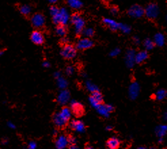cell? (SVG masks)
Returning a JSON list of instances; mask_svg holds the SVG:
<instances>
[{
  "label": "cell",
  "instance_id": "obj_16",
  "mask_svg": "<svg viewBox=\"0 0 167 149\" xmlns=\"http://www.w3.org/2000/svg\"><path fill=\"white\" fill-rule=\"evenodd\" d=\"M52 119L53 122H54V123L55 124V125H56V127L60 128L65 127V126L67 125V122H68L61 117V115L59 113H55L54 115H53Z\"/></svg>",
  "mask_w": 167,
  "mask_h": 149
},
{
  "label": "cell",
  "instance_id": "obj_15",
  "mask_svg": "<svg viewBox=\"0 0 167 149\" xmlns=\"http://www.w3.org/2000/svg\"><path fill=\"white\" fill-rule=\"evenodd\" d=\"M70 99V93L67 89H63L57 97V101L61 105H65L67 103Z\"/></svg>",
  "mask_w": 167,
  "mask_h": 149
},
{
  "label": "cell",
  "instance_id": "obj_34",
  "mask_svg": "<svg viewBox=\"0 0 167 149\" xmlns=\"http://www.w3.org/2000/svg\"><path fill=\"white\" fill-rule=\"evenodd\" d=\"M89 102H90V105L92 106V107H93V108H95V109H97V108L101 104V103H99V102L96 100L92 96L89 98Z\"/></svg>",
  "mask_w": 167,
  "mask_h": 149
},
{
  "label": "cell",
  "instance_id": "obj_8",
  "mask_svg": "<svg viewBox=\"0 0 167 149\" xmlns=\"http://www.w3.org/2000/svg\"><path fill=\"white\" fill-rule=\"evenodd\" d=\"M93 45L94 43L93 40H91L90 38L84 37L80 39L77 42L76 48L79 50H86L91 48L93 46Z\"/></svg>",
  "mask_w": 167,
  "mask_h": 149
},
{
  "label": "cell",
  "instance_id": "obj_26",
  "mask_svg": "<svg viewBox=\"0 0 167 149\" xmlns=\"http://www.w3.org/2000/svg\"><path fill=\"white\" fill-rule=\"evenodd\" d=\"M55 31H56L57 35L63 37H65L67 35V30L65 25H61V24H60V25L57 26Z\"/></svg>",
  "mask_w": 167,
  "mask_h": 149
},
{
  "label": "cell",
  "instance_id": "obj_11",
  "mask_svg": "<svg viewBox=\"0 0 167 149\" xmlns=\"http://www.w3.org/2000/svg\"><path fill=\"white\" fill-rule=\"evenodd\" d=\"M140 92V85L137 82H132L128 87V96L131 100H135Z\"/></svg>",
  "mask_w": 167,
  "mask_h": 149
},
{
  "label": "cell",
  "instance_id": "obj_12",
  "mask_svg": "<svg viewBox=\"0 0 167 149\" xmlns=\"http://www.w3.org/2000/svg\"><path fill=\"white\" fill-rule=\"evenodd\" d=\"M103 24L107 26L110 30H113V31H116V30H119L120 22H118L116 20L112 19V18H103Z\"/></svg>",
  "mask_w": 167,
  "mask_h": 149
},
{
  "label": "cell",
  "instance_id": "obj_22",
  "mask_svg": "<svg viewBox=\"0 0 167 149\" xmlns=\"http://www.w3.org/2000/svg\"><path fill=\"white\" fill-rule=\"evenodd\" d=\"M156 134L158 138H163L167 134V125H160L155 130Z\"/></svg>",
  "mask_w": 167,
  "mask_h": 149
},
{
  "label": "cell",
  "instance_id": "obj_53",
  "mask_svg": "<svg viewBox=\"0 0 167 149\" xmlns=\"http://www.w3.org/2000/svg\"><path fill=\"white\" fill-rule=\"evenodd\" d=\"M57 134V132H56V130H54V136H56Z\"/></svg>",
  "mask_w": 167,
  "mask_h": 149
},
{
  "label": "cell",
  "instance_id": "obj_56",
  "mask_svg": "<svg viewBox=\"0 0 167 149\" xmlns=\"http://www.w3.org/2000/svg\"><path fill=\"white\" fill-rule=\"evenodd\" d=\"M166 20H167V16H166Z\"/></svg>",
  "mask_w": 167,
  "mask_h": 149
},
{
  "label": "cell",
  "instance_id": "obj_36",
  "mask_svg": "<svg viewBox=\"0 0 167 149\" xmlns=\"http://www.w3.org/2000/svg\"><path fill=\"white\" fill-rule=\"evenodd\" d=\"M74 71H75L74 68H73V67H71V66L67 67L66 69H65V73H66V74L67 75H69V76H70V75H72L73 73H74Z\"/></svg>",
  "mask_w": 167,
  "mask_h": 149
},
{
  "label": "cell",
  "instance_id": "obj_52",
  "mask_svg": "<svg viewBox=\"0 0 167 149\" xmlns=\"http://www.w3.org/2000/svg\"><path fill=\"white\" fill-rule=\"evenodd\" d=\"M136 149H146V148L143 147V146H140V147H138Z\"/></svg>",
  "mask_w": 167,
  "mask_h": 149
},
{
  "label": "cell",
  "instance_id": "obj_17",
  "mask_svg": "<svg viewBox=\"0 0 167 149\" xmlns=\"http://www.w3.org/2000/svg\"><path fill=\"white\" fill-rule=\"evenodd\" d=\"M71 128L75 132L79 133H82L85 130V125L82 121L79 120H73L70 123Z\"/></svg>",
  "mask_w": 167,
  "mask_h": 149
},
{
  "label": "cell",
  "instance_id": "obj_7",
  "mask_svg": "<svg viewBox=\"0 0 167 149\" xmlns=\"http://www.w3.org/2000/svg\"><path fill=\"white\" fill-rule=\"evenodd\" d=\"M70 107L71 112L75 117H80L84 115V109L83 105L81 103H78L76 100H72L71 101Z\"/></svg>",
  "mask_w": 167,
  "mask_h": 149
},
{
  "label": "cell",
  "instance_id": "obj_14",
  "mask_svg": "<svg viewBox=\"0 0 167 149\" xmlns=\"http://www.w3.org/2000/svg\"><path fill=\"white\" fill-rule=\"evenodd\" d=\"M68 144H69L68 138L63 135L58 136L55 142V146L57 149H65Z\"/></svg>",
  "mask_w": 167,
  "mask_h": 149
},
{
  "label": "cell",
  "instance_id": "obj_48",
  "mask_svg": "<svg viewBox=\"0 0 167 149\" xmlns=\"http://www.w3.org/2000/svg\"><path fill=\"white\" fill-rule=\"evenodd\" d=\"M69 149H79L78 147H77L75 145H71L70 147H69Z\"/></svg>",
  "mask_w": 167,
  "mask_h": 149
},
{
  "label": "cell",
  "instance_id": "obj_2",
  "mask_svg": "<svg viewBox=\"0 0 167 149\" xmlns=\"http://www.w3.org/2000/svg\"><path fill=\"white\" fill-rule=\"evenodd\" d=\"M70 21L73 24V26H74V30L75 33L77 35L81 34L84 28H85V20L82 16L77 13L73 14L71 16Z\"/></svg>",
  "mask_w": 167,
  "mask_h": 149
},
{
  "label": "cell",
  "instance_id": "obj_43",
  "mask_svg": "<svg viewBox=\"0 0 167 149\" xmlns=\"http://www.w3.org/2000/svg\"><path fill=\"white\" fill-rule=\"evenodd\" d=\"M7 125H8V127H9L10 128H11V129H14V128H15V127H16L15 125H14V124L11 121L8 122Z\"/></svg>",
  "mask_w": 167,
  "mask_h": 149
},
{
  "label": "cell",
  "instance_id": "obj_20",
  "mask_svg": "<svg viewBox=\"0 0 167 149\" xmlns=\"http://www.w3.org/2000/svg\"><path fill=\"white\" fill-rule=\"evenodd\" d=\"M120 140L116 137L109 138L107 142V146L109 149H117L120 146Z\"/></svg>",
  "mask_w": 167,
  "mask_h": 149
},
{
  "label": "cell",
  "instance_id": "obj_28",
  "mask_svg": "<svg viewBox=\"0 0 167 149\" xmlns=\"http://www.w3.org/2000/svg\"><path fill=\"white\" fill-rule=\"evenodd\" d=\"M81 34L83 35L84 37H92L94 35V34H95V30L91 27L84 28L82 32H81Z\"/></svg>",
  "mask_w": 167,
  "mask_h": 149
},
{
  "label": "cell",
  "instance_id": "obj_54",
  "mask_svg": "<svg viewBox=\"0 0 167 149\" xmlns=\"http://www.w3.org/2000/svg\"><path fill=\"white\" fill-rule=\"evenodd\" d=\"M86 149H94V148L93 147H91V146H88Z\"/></svg>",
  "mask_w": 167,
  "mask_h": 149
},
{
  "label": "cell",
  "instance_id": "obj_42",
  "mask_svg": "<svg viewBox=\"0 0 167 149\" xmlns=\"http://www.w3.org/2000/svg\"><path fill=\"white\" fill-rule=\"evenodd\" d=\"M54 78H56V79H58L59 77H61V73L59 72V71H56V72L54 73Z\"/></svg>",
  "mask_w": 167,
  "mask_h": 149
},
{
  "label": "cell",
  "instance_id": "obj_25",
  "mask_svg": "<svg viewBox=\"0 0 167 149\" xmlns=\"http://www.w3.org/2000/svg\"><path fill=\"white\" fill-rule=\"evenodd\" d=\"M167 96V91L164 89H158L155 94V98L157 100H162Z\"/></svg>",
  "mask_w": 167,
  "mask_h": 149
},
{
  "label": "cell",
  "instance_id": "obj_19",
  "mask_svg": "<svg viewBox=\"0 0 167 149\" xmlns=\"http://www.w3.org/2000/svg\"><path fill=\"white\" fill-rule=\"evenodd\" d=\"M153 41L157 46L162 47L165 44V37L162 33H157L154 35Z\"/></svg>",
  "mask_w": 167,
  "mask_h": 149
},
{
  "label": "cell",
  "instance_id": "obj_5",
  "mask_svg": "<svg viewBox=\"0 0 167 149\" xmlns=\"http://www.w3.org/2000/svg\"><path fill=\"white\" fill-rule=\"evenodd\" d=\"M128 14L130 17L134 18H140L145 14V9L141 6L132 5L128 10Z\"/></svg>",
  "mask_w": 167,
  "mask_h": 149
},
{
  "label": "cell",
  "instance_id": "obj_6",
  "mask_svg": "<svg viewBox=\"0 0 167 149\" xmlns=\"http://www.w3.org/2000/svg\"><path fill=\"white\" fill-rule=\"evenodd\" d=\"M32 25L35 28H42L46 23V18L44 16L40 13L34 14L31 18Z\"/></svg>",
  "mask_w": 167,
  "mask_h": 149
},
{
  "label": "cell",
  "instance_id": "obj_51",
  "mask_svg": "<svg viewBox=\"0 0 167 149\" xmlns=\"http://www.w3.org/2000/svg\"><path fill=\"white\" fill-rule=\"evenodd\" d=\"M3 53H4L3 51H2V50H0V56H1L3 54Z\"/></svg>",
  "mask_w": 167,
  "mask_h": 149
},
{
  "label": "cell",
  "instance_id": "obj_46",
  "mask_svg": "<svg viewBox=\"0 0 167 149\" xmlns=\"http://www.w3.org/2000/svg\"><path fill=\"white\" fill-rule=\"evenodd\" d=\"M112 129H113V128H112L111 125H107V127H106V130H107V131H111Z\"/></svg>",
  "mask_w": 167,
  "mask_h": 149
},
{
  "label": "cell",
  "instance_id": "obj_13",
  "mask_svg": "<svg viewBox=\"0 0 167 149\" xmlns=\"http://www.w3.org/2000/svg\"><path fill=\"white\" fill-rule=\"evenodd\" d=\"M31 40L36 45H42L44 42V37L43 34L39 30H34L31 35Z\"/></svg>",
  "mask_w": 167,
  "mask_h": 149
},
{
  "label": "cell",
  "instance_id": "obj_9",
  "mask_svg": "<svg viewBox=\"0 0 167 149\" xmlns=\"http://www.w3.org/2000/svg\"><path fill=\"white\" fill-rule=\"evenodd\" d=\"M136 52L133 49H129L125 54V63L128 68H132L135 64Z\"/></svg>",
  "mask_w": 167,
  "mask_h": 149
},
{
  "label": "cell",
  "instance_id": "obj_38",
  "mask_svg": "<svg viewBox=\"0 0 167 149\" xmlns=\"http://www.w3.org/2000/svg\"><path fill=\"white\" fill-rule=\"evenodd\" d=\"M37 147V144L35 142L31 141L28 144V146L26 149H35Z\"/></svg>",
  "mask_w": 167,
  "mask_h": 149
},
{
  "label": "cell",
  "instance_id": "obj_49",
  "mask_svg": "<svg viewBox=\"0 0 167 149\" xmlns=\"http://www.w3.org/2000/svg\"><path fill=\"white\" fill-rule=\"evenodd\" d=\"M1 143L3 144H6L8 143V140L7 139H3L1 140Z\"/></svg>",
  "mask_w": 167,
  "mask_h": 149
},
{
  "label": "cell",
  "instance_id": "obj_3",
  "mask_svg": "<svg viewBox=\"0 0 167 149\" xmlns=\"http://www.w3.org/2000/svg\"><path fill=\"white\" fill-rule=\"evenodd\" d=\"M159 14H160V9L158 6L155 3H149L145 9V14L149 19H156Z\"/></svg>",
  "mask_w": 167,
  "mask_h": 149
},
{
  "label": "cell",
  "instance_id": "obj_24",
  "mask_svg": "<svg viewBox=\"0 0 167 149\" xmlns=\"http://www.w3.org/2000/svg\"><path fill=\"white\" fill-rule=\"evenodd\" d=\"M20 13L23 16H28L29 15L31 12V8L29 5L27 4H23L21 5L19 8Z\"/></svg>",
  "mask_w": 167,
  "mask_h": 149
},
{
  "label": "cell",
  "instance_id": "obj_32",
  "mask_svg": "<svg viewBox=\"0 0 167 149\" xmlns=\"http://www.w3.org/2000/svg\"><path fill=\"white\" fill-rule=\"evenodd\" d=\"M91 96L93 97L96 100L99 102V103H102V102H103V96H102L101 93L99 91H95V92L92 93Z\"/></svg>",
  "mask_w": 167,
  "mask_h": 149
},
{
  "label": "cell",
  "instance_id": "obj_29",
  "mask_svg": "<svg viewBox=\"0 0 167 149\" xmlns=\"http://www.w3.org/2000/svg\"><path fill=\"white\" fill-rule=\"evenodd\" d=\"M57 85L59 88L65 89L68 85V82L65 78H63V77H59L58 79H57Z\"/></svg>",
  "mask_w": 167,
  "mask_h": 149
},
{
  "label": "cell",
  "instance_id": "obj_33",
  "mask_svg": "<svg viewBox=\"0 0 167 149\" xmlns=\"http://www.w3.org/2000/svg\"><path fill=\"white\" fill-rule=\"evenodd\" d=\"M59 11H60V8H58V7L55 6H52L49 9V12H50V14L52 16V17L53 16H56L57 14L59 13Z\"/></svg>",
  "mask_w": 167,
  "mask_h": 149
},
{
  "label": "cell",
  "instance_id": "obj_27",
  "mask_svg": "<svg viewBox=\"0 0 167 149\" xmlns=\"http://www.w3.org/2000/svg\"><path fill=\"white\" fill-rule=\"evenodd\" d=\"M154 46H155V44H154V41L151 40V39L148 38L144 40L143 47H144V48L146 50V51L152 50V49L154 48Z\"/></svg>",
  "mask_w": 167,
  "mask_h": 149
},
{
  "label": "cell",
  "instance_id": "obj_18",
  "mask_svg": "<svg viewBox=\"0 0 167 149\" xmlns=\"http://www.w3.org/2000/svg\"><path fill=\"white\" fill-rule=\"evenodd\" d=\"M148 58V53L146 50L140 51L138 53H136L135 62L137 64H140L145 61Z\"/></svg>",
  "mask_w": 167,
  "mask_h": 149
},
{
  "label": "cell",
  "instance_id": "obj_37",
  "mask_svg": "<svg viewBox=\"0 0 167 149\" xmlns=\"http://www.w3.org/2000/svg\"><path fill=\"white\" fill-rule=\"evenodd\" d=\"M110 13H111V15L113 16H116L118 14V9L117 7H112L110 9Z\"/></svg>",
  "mask_w": 167,
  "mask_h": 149
},
{
  "label": "cell",
  "instance_id": "obj_21",
  "mask_svg": "<svg viewBox=\"0 0 167 149\" xmlns=\"http://www.w3.org/2000/svg\"><path fill=\"white\" fill-rule=\"evenodd\" d=\"M67 5L73 10H79L82 8L83 3L80 0H67Z\"/></svg>",
  "mask_w": 167,
  "mask_h": 149
},
{
  "label": "cell",
  "instance_id": "obj_40",
  "mask_svg": "<svg viewBox=\"0 0 167 149\" xmlns=\"http://www.w3.org/2000/svg\"><path fill=\"white\" fill-rule=\"evenodd\" d=\"M132 41H133L134 44L135 45H138L141 43L140 38L138 37V36H134L133 37V39H132Z\"/></svg>",
  "mask_w": 167,
  "mask_h": 149
},
{
  "label": "cell",
  "instance_id": "obj_35",
  "mask_svg": "<svg viewBox=\"0 0 167 149\" xmlns=\"http://www.w3.org/2000/svg\"><path fill=\"white\" fill-rule=\"evenodd\" d=\"M120 54V49L118 48H116L111 50V52H109V56L111 57H116L118 56Z\"/></svg>",
  "mask_w": 167,
  "mask_h": 149
},
{
  "label": "cell",
  "instance_id": "obj_23",
  "mask_svg": "<svg viewBox=\"0 0 167 149\" xmlns=\"http://www.w3.org/2000/svg\"><path fill=\"white\" fill-rule=\"evenodd\" d=\"M71 110L68 107H64L61 109V111L59 112L60 115H61L63 119L68 121L71 117Z\"/></svg>",
  "mask_w": 167,
  "mask_h": 149
},
{
  "label": "cell",
  "instance_id": "obj_1",
  "mask_svg": "<svg viewBox=\"0 0 167 149\" xmlns=\"http://www.w3.org/2000/svg\"><path fill=\"white\" fill-rule=\"evenodd\" d=\"M71 20V16L68 10L66 8H60L59 13L52 17V22L57 25H66Z\"/></svg>",
  "mask_w": 167,
  "mask_h": 149
},
{
  "label": "cell",
  "instance_id": "obj_55",
  "mask_svg": "<svg viewBox=\"0 0 167 149\" xmlns=\"http://www.w3.org/2000/svg\"><path fill=\"white\" fill-rule=\"evenodd\" d=\"M150 149H157V148H154V147H152V148H150Z\"/></svg>",
  "mask_w": 167,
  "mask_h": 149
},
{
  "label": "cell",
  "instance_id": "obj_4",
  "mask_svg": "<svg viewBox=\"0 0 167 149\" xmlns=\"http://www.w3.org/2000/svg\"><path fill=\"white\" fill-rule=\"evenodd\" d=\"M61 54L63 58L71 60L76 56L77 50L76 48L71 44H65L61 50Z\"/></svg>",
  "mask_w": 167,
  "mask_h": 149
},
{
  "label": "cell",
  "instance_id": "obj_44",
  "mask_svg": "<svg viewBox=\"0 0 167 149\" xmlns=\"http://www.w3.org/2000/svg\"><path fill=\"white\" fill-rule=\"evenodd\" d=\"M68 41H69V40H68V38H66V37H63V38L62 39V42L63 43V44H64L65 45V44H68Z\"/></svg>",
  "mask_w": 167,
  "mask_h": 149
},
{
  "label": "cell",
  "instance_id": "obj_39",
  "mask_svg": "<svg viewBox=\"0 0 167 149\" xmlns=\"http://www.w3.org/2000/svg\"><path fill=\"white\" fill-rule=\"evenodd\" d=\"M69 140V144L70 145H75L76 144V139L74 137H69L68 138Z\"/></svg>",
  "mask_w": 167,
  "mask_h": 149
},
{
  "label": "cell",
  "instance_id": "obj_31",
  "mask_svg": "<svg viewBox=\"0 0 167 149\" xmlns=\"http://www.w3.org/2000/svg\"><path fill=\"white\" fill-rule=\"evenodd\" d=\"M119 30H121L124 34H129L131 32V27L127 24L120 23Z\"/></svg>",
  "mask_w": 167,
  "mask_h": 149
},
{
  "label": "cell",
  "instance_id": "obj_45",
  "mask_svg": "<svg viewBox=\"0 0 167 149\" xmlns=\"http://www.w3.org/2000/svg\"><path fill=\"white\" fill-rule=\"evenodd\" d=\"M163 119L166 121H167V110L164 112V114H163Z\"/></svg>",
  "mask_w": 167,
  "mask_h": 149
},
{
  "label": "cell",
  "instance_id": "obj_41",
  "mask_svg": "<svg viewBox=\"0 0 167 149\" xmlns=\"http://www.w3.org/2000/svg\"><path fill=\"white\" fill-rule=\"evenodd\" d=\"M42 66L45 67V68H49V67H50V64L48 61H44V62L42 63Z\"/></svg>",
  "mask_w": 167,
  "mask_h": 149
},
{
  "label": "cell",
  "instance_id": "obj_30",
  "mask_svg": "<svg viewBox=\"0 0 167 149\" xmlns=\"http://www.w3.org/2000/svg\"><path fill=\"white\" fill-rule=\"evenodd\" d=\"M86 87L88 90L89 91H90L91 93H93L97 91H99V88H98V87L97 86V85H96L95 84H94L93 83H92L90 81H86Z\"/></svg>",
  "mask_w": 167,
  "mask_h": 149
},
{
  "label": "cell",
  "instance_id": "obj_47",
  "mask_svg": "<svg viewBox=\"0 0 167 149\" xmlns=\"http://www.w3.org/2000/svg\"><path fill=\"white\" fill-rule=\"evenodd\" d=\"M48 1L50 3H55L58 1V0H48Z\"/></svg>",
  "mask_w": 167,
  "mask_h": 149
},
{
  "label": "cell",
  "instance_id": "obj_10",
  "mask_svg": "<svg viewBox=\"0 0 167 149\" xmlns=\"http://www.w3.org/2000/svg\"><path fill=\"white\" fill-rule=\"evenodd\" d=\"M114 108L111 105H103L101 104L98 107L96 110H97L98 113L102 117H108L109 116V114L113 111Z\"/></svg>",
  "mask_w": 167,
  "mask_h": 149
},
{
  "label": "cell",
  "instance_id": "obj_50",
  "mask_svg": "<svg viewBox=\"0 0 167 149\" xmlns=\"http://www.w3.org/2000/svg\"><path fill=\"white\" fill-rule=\"evenodd\" d=\"M158 142H159V143H162V142H163V138H159Z\"/></svg>",
  "mask_w": 167,
  "mask_h": 149
}]
</instances>
